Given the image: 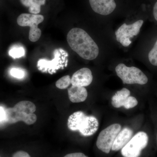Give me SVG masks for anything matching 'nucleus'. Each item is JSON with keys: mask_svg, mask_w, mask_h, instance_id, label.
<instances>
[{"mask_svg": "<svg viewBox=\"0 0 157 157\" xmlns=\"http://www.w3.org/2000/svg\"><path fill=\"white\" fill-rule=\"evenodd\" d=\"M67 41L70 48L82 58L92 60L99 55L98 45L82 29L75 28L70 30L67 36Z\"/></svg>", "mask_w": 157, "mask_h": 157, "instance_id": "f257e3e1", "label": "nucleus"}, {"mask_svg": "<svg viewBox=\"0 0 157 157\" xmlns=\"http://www.w3.org/2000/svg\"><path fill=\"white\" fill-rule=\"evenodd\" d=\"M5 109L6 123L13 124L21 121L27 124L31 125L37 120L36 115L34 113L36 107L31 101H20L12 108H5Z\"/></svg>", "mask_w": 157, "mask_h": 157, "instance_id": "f03ea898", "label": "nucleus"}, {"mask_svg": "<svg viewBox=\"0 0 157 157\" xmlns=\"http://www.w3.org/2000/svg\"><path fill=\"white\" fill-rule=\"evenodd\" d=\"M67 125L71 131H78L83 136H90L97 132L99 122L94 117L88 116L82 111H78L69 117Z\"/></svg>", "mask_w": 157, "mask_h": 157, "instance_id": "7ed1b4c3", "label": "nucleus"}, {"mask_svg": "<svg viewBox=\"0 0 157 157\" xmlns=\"http://www.w3.org/2000/svg\"><path fill=\"white\" fill-rule=\"evenodd\" d=\"M115 71L124 84L144 85L148 82L147 76L135 67H128L123 63H120L117 66Z\"/></svg>", "mask_w": 157, "mask_h": 157, "instance_id": "20e7f679", "label": "nucleus"}, {"mask_svg": "<svg viewBox=\"0 0 157 157\" xmlns=\"http://www.w3.org/2000/svg\"><path fill=\"white\" fill-rule=\"evenodd\" d=\"M44 17L41 14L23 13L17 18V24L21 26H29V39L31 42L38 41L41 36V30L38 25L44 21Z\"/></svg>", "mask_w": 157, "mask_h": 157, "instance_id": "39448f33", "label": "nucleus"}, {"mask_svg": "<svg viewBox=\"0 0 157 157\" xmlns=\"http://www.w3.org/2000/svg\"><path fill=\"white\" fill-rule=\"evenodd\" d=\"M121 126L120 124H114L101 131L98 135L96 145L101 151L109 154L112 148L116 137L120 132Z\"/></svg>", "mask_w": 157, "mask_h": 157, "instance_id": "423d86ee", "label": "nucleus"}, {"mask_svg": "<svg viewBox=\"0 0 157 157\" xmlns=\"http://www.w3.org/2000/svg\"><path fill=\"white\" fill-rule=\"evenodd\" d=\"M148 142L147 134L143 132H138L122 149L121 154L124 157H139Z\"/></svg>", "mask_w": 157, "mask_h": 157, "instance_id": "0eeeda50", "label": "nucleus"}, {"mask_svg": "<svg viewBox=\"0 0 157 157\" xmlns=\"http://www.w3.org/2000/svg\"><path fill=\"white\" fill-rule=\"evenodd\" d=\"M54 58L52 60L48 61L45 59L39 60L37 63V67L42 72H48L50 74L55 73L56 70L63 66L65 59L67 54L62 49H56L54 52Z\"/></svg>", "mask_w": 157, "mask_h": 157, "instance_id": "6e6552de", "label": "nucleus"}, {"mask_svg": "<svg viewBox=\"0 0 157 157\" xmlns=\"http://www.w3.org/2000/svg\"><path fill=\"white\" fill-rule=\"evenodd\" d=\"M130 90L125 88L118 91L112 98V106L115 108L124 107L126 109L136 107L138 104V101L136 98L130 96Z\"/></svg>", "mask_w": 157, "mask_h": 157, "instance_id": "1a4fd4ad", "label": "nucleus"}, {"mask_svg": "<svg viewBox=\"0 0 157 157\" xmlns=\"http://www.w3.org/2000/svg\"><path fill=\"white\" fill-rule=\"evenodd\" d=\"M143 23V20H140L131 25L124 24L115 32L117 40L121 42L137 36L140 32Z\"/></svg>", "mask_w": 157, "mask_h": 157, "instance_id": "9d476101", "label": "nucleus"}, {"mask_svg": "<svg viewBox=\"0 0 157 157\" xmlns=\"http://www.w3.org/2000/svg\"><path fill=\"white\" fill-rule=\"evenodd\" d=\"M93 11L102 15H107L112 13L116 8L114 0H89Z\"/></svg>", "mask_w": 157, "mask_h": 157, "instance_id": "9b49d317", "label": "nucleus"}, {"mask_svg": "<svg viewBox=\"0 0 157 157\" xmlns=\"http://www.w3.org/2000/svg\"><path fill=\"white\" fill-rule=\"evenodd\" d=\"M93 79L91 70L87 68H82L73 74L71 78V84L74 86L85 87L90 85Z\"/></svg>", "mask_w": 157, "mask_h": 157, "instance_id": "f8f14e48", "label": "nucleus"}, {"mask_svg": "<svg viewBox=\"0 0 157 157\" xmlns=\"http://www.w3.org/2000/svg\"><path fill=\"white\" fill-rule=\"evenodd\" d=\"M133 134V131L129 128H125L121 130L116 137L111 150L118 151L122 149L132 139Z\"/></svg>", "mask_w": 157, "mask_h": 157, "instance_id": "ddd939ff", "label": "nucleus"}, {"mask_svg": "<svg viewBox=\"0 0 157 157\" xmlns=\"http://www.w3.org/2000/svg\"><path fill=\"white\" fill-rule=\"evenodd\" d=\"M69 99L73 103L83 102L87 98L88 94L86 89L84 87L72 86L68 89Z\"/></svg>", "mask_w": 157, "mask_h": 157, "instance_id": "4468645a", "label": "nucleus"}, {"mask_svg": "<svg viewBox=\"0 0 157 157\" xmlns=\"http://www.w3.org/2000/svg\"><path fill=\"white\" fill-rule=\"evenodd\" d=\"M71 84V78L70 76H65L60 78L56 81V86L60 89H67Z\"/></svg>", "mask_w": 157, "mask_h": 157, "instance_id": "2eb2a0df", "label": "nucleus"}, {"mask_svg": "<svg viewBox=\"0 0 157 157\" xmlns=\"http://www.w3.org/2000/svg\"><path fill=\"white\" fill-rule=\"evenodd\" d=\"M25 54L24 49L21 47H14L9 51V55L14 59L19 58L23 56Z\"/></svg>", "mask_w": 157, "mask_h": 157, "instance_id": "dca6fc26", "label": "nucleus"}, {"mask_svg": "<svg viewBox=\"0 0 157 157\" xmlns=\"http://www.w3.org/2000/svg\"><path fill=\"white\" fill-rule=\"evenodd\" d=\"M148 59L152 65L157 66V40L148 54Z\"/></svg>", "mask_w": 157, "mask_h": 157, "instance_id": "f3484780", "label": "nucleus"}, {"mask_svg": "<svg viewBox=\"0 0 157 157\" xmlns=\"http://www.w3.org/2000/svg\"><path fill=\"white\" fill-rule=\"evenodd\" d=\"M10 74L12 76L17 78H22L25 76V73L24 70L20 68H12L10 71Z\"/></svg>", "mask_w": 157, "mask_h": 157, "instance_id": "a211bd4d", "label": "nucleus"}, {"mask_svg": "<svg viewBox=\"0 0 157 157\" xmlns=\"http://www.w3.org/2000/svg\"><path fill=\"white\" fill-rule=\"evenodd\" d=\"M21 2L26 7H31L39 2V0H20Z\"/></svg>", "mask_w": 157, "mask_h": 157, "instance_id": "6ab92c4d", "label": "nucleus"}, {"mask_svg": "<svg viewBox=\"0 0 157 157\" xmlns=\"http://www.w3.org/2000/svg\"><path fill=\"white\" fill-rule=\"evenodd\" d=\"M0 113H1V124L6 122V112L5 108L2 106L0 107Z\"/></svg>", "mask_w": 157, "mask_h": 157, "instance_id": "aec40b11", "label": "nucleus"}, {"mask_svg": "<svg viewBox=\"0 0 157 157\" xmlns=\"http://www.w3.org/2000/svg\"><path fill=\"white\" fill-rule=\"evenodd\" d=\"M12 157H31V156L26 152L20 151L14 153Z\"/></svg>", "mask_w": 157, "mask_h": 157, "instance_id": "412c9836", "label": "nucleus"}, {"mask_svg": "<svg viewBox=\"0 0 157 157\" xmlns=\"http://www.w3.org/2000/svg\"><path fill=\"white\" fill-rule=\"evenodd\" d=\"M64 157H87L82 153L76 152L68 154Z\"/></svg>", "mask_w": 157, "mask_h": 157, "instance_id": "4be33fe9", "label": "nucleus"}, {"mask_svg": "<svg viewBox=\"0 0 157 157\" xmlns=\"http://www.w3.org/2000/svg\"><path fill=\"white\" fill-rule=\"evenodd\" d=\"M153 15L155 19L157 21V2L155 4L153 8Z\"/></svg>", "mask_w": 157, "mask_h": 157, "instance_id": "5701e85b", "label": "nucleus"}, {"mask_svg": "<svg viewBox=\"0 0 157 157\" xmlns=\"http://www.w3.org/2000/svg\"></svg>", "mask_w": 157, "mask_h": 157, "instance_id": "b1692460", "label": "nucleus"}]
</instances>
